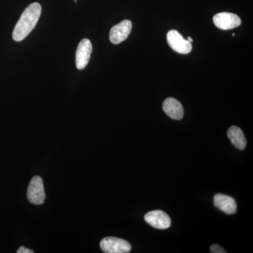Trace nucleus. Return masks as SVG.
Returning <instances> with one entry per match:
<instances>
[{
  "label": "nucleus",
  "instance_id": "4",
  "mask_svg": "<svg viewBox=\"0 0 253 253\" xmlns=\"http://www.w3.org/2000/svg\"><path fill=\"white\" fill-rule=\"evenodd\" d=\"M167 41L171 49L179 54H189L192 50L191 43L184 39L180 33L175 30L168 32Z\"/></svg>",
  "mask_w": 253,
  "mask_h": 253
},
{
  "label": "nucleus",
  "instance_id": "6",
  "mask_svg": "<svg viewBox=\"0 0 253 253\" xmlns=\"http://www.w3.org/2000/svg\"><path fill=\"white\" fill-rule=\"evenodd\" d=\"M213 23L221 30H230L239 27L241 20L239 16L229 12H221L213 17Z\"/></svg>",
  "mask_w": 253,
  "mask_h": 253
},
{
  "label": "nucleus",
  "instance_id": "13",
  "mask_svg": "<svg viewBox=\"0 0 253 253\" xmlns=\"http://www.w3.org/2000/svg\"><path fill=\"white\" fill-rule=\"evenodd\" d=\"M31 250L26 249L24 246H21L20 249L18 250L17 253H33Z\"/></svg>",
  "mask_w": 253,
  "mask_h": 253
},
{
  "label": "nucleus",
  "instance_id": "7",
  "mask_svg": "<svg viewBox=\"0 0 253 253\" xmlns=\"http://www.w3.org/2000/svg\"><path fill=\"white\" fill-rule=\"evenodd\" d=\"M132 28V23L129 20H124L122 22L113 26L110 31V41L113 44H118L126 41L129 37Z\"/></svg>",
  "mask_w": 253,
  "mask_h": 253
},
{
  "label": "nucleus",
  "instance_id": "8",
  "mask_svg": "<svg viewBox=\"0 0 253 253\" xmlns=\"http://www.w3.org/2000/svg\"><path fill=\"white\" fill-rule=\"evenodd\" d=\"M144 219L155 229H166L171 225L170 217L162 211H151L145 214Z\"/></svg>",
  "mask_w": 253,
  "mask_h": 253
},
{
  "label": "nucleus",
  "instance_id": "2",
  "mask_svg": "<svg viewBox=\"0 0 253 253\" xmlns=\"http://www.w3.org/2000/svg\"><path fill=\"white\" fill-rule=\"evenodd\" d=\"M27 197L32 204L39 206L44 204L46 195L42 179L41 176H35L32 178L28 188Z\"/></svg>",
  "mask_w": 253,
  "mask_h": 253
},
{
  "label": "nucleus",
  "instance_id": "9",
  "mask_svg": "<svg viewBox=\"0 0 253 253\" xmlns=\"http://www.w3.org/2000/svg\"><path fill=\"white\" fill-rule=\"evenodd\" d=\"M163 109L167 116L172 119L180 121L184 116V108L178 100L168 98L163 104Z\"/></svg>",
  "mask_w": 253,
  "mask_h": 253
},
{
  "label": "nucleus",
  "instance_id": "14",
  "mask_svg": "<svg viewBox=\"0 0 253 253\" xmlns=\"http://www.w3.org/2000/svg\"><path fill=\"white\" fill-rule=\"evenodd\" d=\"M187 41L189 42H192L193 39L191 38V37H188Z\"/></svg>",
  "mask_w": 253,
  "mask_h": 253
},
{
  "label": "nucleus",
  "instance_id": "3",
  "mask_svg": "<svg viewBox=\"0 0 253 253\" xmlns=\"http://www.w3.org/2000/svg\"><path fill=\"white\" fill-rule=\"evenodd\" d=\"M100 248L106 253H127L131 249L127 241L116 237L104 238L100 243Z\"/></svg>",
  "mask_w": 253,
  "mask_h": 253
},
{
  "label": "nucleus",
  "instance_id": "5",
  "mask_svg": "<svg viewBox=\"0 0 253 253\" xmlns=\"http://www.w3.org/2000/svg\"><path fill=\"white\" fill-rule=\"evenodd\" d=\"M92 45L90 41L83 39L78 44L76 54V67L78 70H83L87 66L90 60Z\"/></svg>",
  "mask_w": 253,
  "mask_h": 253
},
{
  "label": "nucleus",
  "instance_id": "10",
  "mask_svg": "<svg viewBox=\"0 0 253 253\" xmlns=\"http://www.w3.org/2000/svg\"><path fill=\"white\" fill-rule=\"evenodd\" d=\"M214 205L218 209L227 214H235L237 210L235 200L226 195L216 194L214 196Z\"/></svg>",
  "mask_w": 253,
  "mask_h": 253
},
{
  "label": "nucleus",
  "instance_id": "11",
  "mask_svg": "<svg viewBox=\"0 0 253 253\" xmlns=\"http://www.w3.org/2000/svg\"><path fill=\"white\" fill-rule=\"evenodd\" d=\"M227 136L236 149L244 150L246 147L247 141H246L242 129L239 128V126H231L228 129Z\"/></svg>",
  "mask_w": 253,
  "mask_h": 253
},
{
  "label": "nucleus",
  "instance_id": "1",
  "mask_svg": "<svg viewBox=\"0 0 253 253\" xmlns=\"http://www.w3.org/2000/svg\"><path fill=\"white\" fill-rule=\"evenodd\" d=\"M41 5L38 2L33 3L24 10L13 31L14 41H22L31 33L41 17Z\"/></svg>",
  "mask_w": 253,
  "mask_h": 253
},
{
  "label": "nucleus",
  "instance_id": "12",
  "mask_svg": "<svg viewBox=\"0 0 253 253\" xmlns=\"http://www.w3.org/2000/svg\"><path fill=\"white\" fill-rule=\"evenodd\" d=\"M211 252L212 253H226V251L219 245L214 244L211 247Z\"/></svg>",
  "mask_w": 253,
  "mask_h": 253
}]
</instances>
